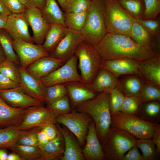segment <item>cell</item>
<instances>
[{"label": "cell", "mask_w": 160, "mask_h": 160, "mask_svg": "<svg viewBox=\"0 0 160 160\" xmlns=\"http://www.w3.org/2000/svg\"><path fill=\"white\" fill-rule=\"evenodd\" d=\"M95 46L104 60L128 59L142 61L159 55L151 47L138 44L130 37L110 33Z\"/></svg>", "instance_id": "cell-1"}, {"label": "cell", "mask_w": 160, "mask_h": 160, "mask_svg": "<svg viewBox=\"0 0 160 160\" xmlns=\"http://www.w3.org/2000/svg\"><path fill=\"white\" fill-rule=\"evenodd\" d=\"M110 96V93L100 92L94 98L82 103L75 108L76 111L87 114L92 117L102 145L111 126Z\"/></svg>", "instance_id": "cell-2"}, {"label": "cell", "mask_w": 160, "mask_h": 160, "mask_svg": "<svg viewBox=\"0 0 160 160\" xmlns=\"http://www.w3.org/2000/svg\"><path fill=\"white\" fill-rule=\"evenodd\" d=\"M105 10L103 0H91L84 26L80 31L84 41L95 45L107 33Z\"/></svg>", "instance_id": "cell-3"}, {"label": "cell", "mask_w": 160, "mask_h": 160, "mask_svg": "<svg viewBox=\"0 0 160 160\" xmlns=\"http://www.w3.org/2000/svg\"><path fill=\"white\" fill-rule=\"evenodd\" d=\"M74 55L79 61L82 80L85 83L90 84L102 68L104 60L95 45L84 41L78 45Z\"/></svg>", "instance_id": "cell-4"}, {"label": "cell", "mask_w": 160, "mask_h": 160, "mask_svg": "<svg viewBox=\"0 0 160 160\" xmlns=\"http://www.w3.org/2000/svg\"><path fill=\"white\" fill-rule=\"evenodd\" d=\"M105 22L107 33L130 37L131 27L137 20L129 14L117 0H103Z\"/></svg>", "instance_id": "cell-5"}, {"label": "cell", "mask_w": 160, "mask_h": 160, "mask_svg": "<svg viewBox=\"0 0 160 160\" xmlns=\"http://www.w3.org/2000/svg\"><path fill=\"white\" fill-rule=\"evenodd\" d=\"M111 127L123 130L137 139L151 138L155 131L160 128L159 123L146 121L137 116L119 111L111 114Z\"/></svg>", "instance_id": "cell-6"}, {"label": "cell", "mask_w": 160, "mask_h": 160, "mask_svg": "<svg viewBox=\"0 0 160 160\" xmlns=\"http://www.w3.org/2000/svg\"><path fill=\"white\" fill-rule=\"evenodd\" d=\"M137 139L126 131L111 127L102 144L106 160H122Z\"/></svg>", "instance_id": "cell-7"}, {"label": "cell", "mask_w": 160, "mask_h": 160, "mask_svg": "<svg viewBox=\"0 0 160 160\" xmlns=\"http://www.w3.org/2000/svg\"><path fill=\"white\" fill-rule=\"evenodd\" d=\"M92 120L87 114L73 111L59 115L56 122L68 129L76 136L80 145L84 147L88 127Z\"/></svg>", "instance_id": "cell-8"}, {"label": "cell", "mask_w": 160, "mask_h": 160, "mask_svg": "<svg viewBox=\"0 0 160 160\" xmlns=\"http://www.w3.org/2000/svg\"><path fill=\"white\" fill-rule=\"evenodd\" d=\"M77 61L74 55L62 66L41 79V81L46 87L70 81L83 82L78 71Z\"/></svg>", "instance_id": "cell-9"}, {"label": "cell", "mask_w": 160, "mask_h": 160, "mask_svg": "<svg viewBox=\"0 0 160 160\" xmlns=\"http://www.w3.org/2000/svg\"><path fill=\"white\" fill-rule=\"evenodd\" d=\"M59 115L52 109L43 105L34 106L26 108V114L19 129L25 130L32 127H43L48 124H57Z\"/></svg>", "instance_id": "cell-10"}, {"label": "cell", "mask_w": 160, "mask_h": 160, "mask_svg": "<svg viewBox=\"0 0 160 160\" xmlns=\"http://www.w3.org/2000/svg\"><path fill=\"white\" fill-rule=\"evenodd\" d=\"M12 44L19 59L20 65L25 69L36 60L49 55L42 44H34L18 39H13Z\"/></svg>", "instance_id": "cell-11"}, {"label": "cell", "mask_w": 160, "mask_h": 160, "mask_svg": "<svg viewBox=\"0 0 160 160\" xmlns=\"http://www.w3.org/2000/svg\"><path fill=\"white\" fill-rule=\"evenodd\" d=\"M24 15L33 32V42L42 44L51 25L43 16L41 10L35 7L26 6Z\"/></svg>", "instance_id": "cell-12"}, {"label": "cell", "mask_w": 160, "mask_h": 160, "mask_svg": "<svg viewBox=\"0 0 160 160\" xmlns=\"http://www.w3.org/2000/svg\"><path fill=\"white\" fill-rule=\"evenodd\" d=\"M84 39L80 31L69 29L66 35L49 55L64 63L74 55L76 48Z\"/></svg>", "instance_id": "cell-13"}, {"label": "cell", "mask_w": 160, "mask_h": 160, "mask_svg": "<svg viewBox=\"0 0 160 160\" xmlns=\"http://www.w3.org/2000/svg\"><path fill=\"white\" fill-rule=\"evenodd\" d=\"M0 97L7 104L14 108H26L34 106L43 105L44 104L26 94L20 86L0 90Z\"/></svg>", "instance_id": "cell-14"}, {"label": "cell", "mask_w": 160, "mask_h": 160, "mask_svg": "<svg viewBox=\"0 0 160 160\" xmlns=\"http://www.w3.org/2000/svg\"><path fill=\"white\" fill-rule=\"evenodd\" d=\"M28 22L24 13L12 14L8 16L4 29L12 39H18L33 43V37L28 31Z\"/></svg>", "instance_id": "cell-15"}, {"label": "cell", "mask_w": 160, "mask_h": 160, "mask_svg": "<svg viewBox=\"0 0 160 160\" xmlns=\"http://www.w3.org/2000/svg\"><path fill=\"white\" fill-rule=\"evenodd\" d=\"M20 74V86L23 91L32 97L43 104L46 103L45 87L40 79L30 74L26 69L18 65Z\"/></svg>", "instance_id": "cell-16"}, {"label": "cell", "mask_w": 160, "mask_h": 160, "mask_svg": "<svg viewBox=\"0 0 160 160\" xmlns=\"http://www.w3.org/2000/svg\"><path fill=\"white\" fill-rule=\"evenodd\" d=\"M64 84L67 90L72 109L82 103L94 98L97 95V92L91 87L89 84L83 82L70 81Z\"/></svg>", "instance_id": "cell-17"}, {"label": "cell", "mask_w": 160, "mask_h": 160, "mask_svg": "<svg viewBox=\"0 0 160 160\" xmlns=\"http://www.w3.org/2000/svg\"><path fill=\"white\" fill-rule=\"evenodd\" d=\"M82 153L84 159L106 160L102 145L98 137L95 124L93 120L88 127Z\"/></svg>", "instance_id": "cell-18"}, {"label": "cell", "mask_w": 160, "mask_h": 160, "mask_svg": "<svg viewBox=\"0 0 160 160\" xmlns=\"http://www.w3.org/2000/svg\"><path fill=\"white\" fill-rule=\"evenodd\" d=\"M57 128L63 137L64 151L61 160H84L82 150L77 140L71 131L64 125L56 124Z\"/></svg>", "instance_id": "cell-19"}, {"label": "cell", "mask_w": 160, "mask_h": 160, "mask_svg": "<svg viewBox=\"0 0 160 160\" xmlns=\"http://www.w3.org/2000/svg\"><path fill=\"white\" fill-rule=\"evenodd\" d=\"M63 64L61 60L49 55L36 60L29 65L25 69L30 74L40 79Z\"/></svg>", "instance_id": "cell-20"}, {"label": "cell", "mask_w": 160, "mask_h": 160, "mask_svg": "<svg viewBox=\"0 0 160 160\" xmlns=\"http://www.w3.org/2000/svg\"><path fill=\"white\" fill-rule=\"evenodd\" d=\"M139 61L128 59L104 60L102 68L113 73L116 77L123 74H139Z\"/></svg>", "instance_id": "cell-21"}, {"label": "cell", "mask_w": 160, "mask_h": 160, "mask_svg": "<svg viewBox=\"0 0 160 160\" xmlns=\"http://www.w3.org/2000/svg\"><path fill=\"white\" fill-rule=\"evenodd\" d=\"M25 114L26 108L12 107L0 97V127L19 126Z\"/></svg>", "instance_id": "cell-22"}, {"label": "cell", "mask_w": 160, "mask_h": 160, "mask_svg": "<svg viewBox=\"0 0 160 160\" xmlns=\"http://www.w3.org/2000/svg\"><path fill=\"white\" fill-rule=\"evenodd\" d=\"M140 74L151 84L160 86V57L158 55L148 59L139 61Z\"/></svg>", "instance_id": "cell-23"}, {"label": "cell", "mask_w": 160, "mask_h": 160, "mask_svg": "<svg viewBox=\"0 0 160 160\" xmlns=\"http://www.w3.org/2000/svg\"><path fill=\"white\" fill-rule=\"evenodd\" d=\"M119 81L111 73L102 68L93 81L89 84L91 87L97 92L110 93L116 87Z\"/></svg>", "instance_id": "cell-24"}, {"label": "cell", "mask_w": 160, "mask_h": 160, "mask_svg": "<svg viewBox=\"0 0 160 160\" xmlns=\"http://www.w3.org/2000/svg\"><path fill=\"white\" fill-rule=\"evenodd\" d=\"M42 153L41 160L60 159L64 151V139L59 131L57 136L40 148Z\"/></svg>", "instance_id": "cell-25"}, {"label": "cell", "mask_w": 160, "mask_h": 160, "mask_svg": "<svg viewBox=\"0 0 160 160\" xmlns=\"http://www.w3.org/2000/svg\"><path fill=\"white\" fill-rule=\"evenodd\" d=\"M69 30L64 25L51 24L42 44L43 48L49 53L52 52L65 36Z\"/></svg>", "instance_id": "cell-26"}, {"label": "cell", "mask_w": 160, "mask_h": 160, "mask_svg": "<svg viewBox=\"0 0 160 160\" xmlns=\"http://www.w3.org/2000/svg\"><path fill=\"white\" fill-rule=\"evenodd\" d=\"M130 37L139 44L149 47L155 50V42L159 43L137 20L132 25Z\"/></svg>", "instance_id": "cell-27"}, {"label": "cell", "mask_w": 160, "mask_h": 160, "mask_svg": "<svg viewBox=\"0 0 160 160\" xmlns=\"http://www.w3.org/2000/svg\"><path fill=\"white\" fill-rule=\"evenodd\" d=\"M41 10L44 18L50 24L65 25L64 12L56 0H47L44 8Z\"/></svg>", "instance_id": "cell-28"}, {"label": "cell", "mask_w": 160, "mask_h": 160, "mask_svg": "<svg viewBox=\"0 0 160 160\" xmlns=\"http://www.w3.org/2000/svg\"><path fill=\"white\" fill-rule=\"evenodd\" d=\"M157 101L145 103L143 107L140 106L137 116L148 122L159 123L160 119V104Z\"/></svg>", "instance_id": "cell-29"}, {"label": "cell", "mask_w": 160, "mask_h": 160, "mask_svg": "<svg viewBox=\"0 0 160 160\" xmlns=\"http://www.w3.org/2000/svg\"><path fill=\"white\" fill-rule=\"evenodd\" d=\"M10 149L18 154L23 160H41L42 157L41 151L38 147L16 143Z\"/></svg>", "instance_id": "cell-30"}, {"label": "cell", "mask_w": 160, "mask_h": 160, "mask_svg": "<svg viewBox=\"0 0 160 160\" xmlns=\"http://www.w3.org/2000/svg\"><path fill=\"white\" fill-rule=\"evenodd\" d=\"M18 126H11L0 128V148H9L16 143L19 129Z\"/></svg>", "instance_id": "cell-31"}, {"label": "cell", "mask_w": 160, "mask_h": 160, "mask_svg": "<svg viewBox=\"0 0 160 160\" xmlns=\"http://www.w3.org/2000/svg\"><path fill=\"white\" fill-rule=\"evenodd\" d=\"M12 40L10 36L4 29H0V44L5 52L6 59L19 65L20 60L13 49Z\"/></svg>", "instance_id": "cell-32"}, {"label": "cell", "mask_w": 160, "mask_h": 160, "mask_svg": "<svg viewBox=\"0 0 160 160\" xmlns=\"http://www.w3.org/2000/svg\"><path fill=\"white\" fill-rule=\"evenodd\" d=\"M87 11L64 13L65 25L69 29L81 31L86 20Z\"/></svg>", "instance_id": "cell-33"}, {"label": "cell", "mask_w": 160, "mask_h": 160, "mask_svg": "<svg viewBox=\"0 0 160 160\" xmlns=\"http://www.w3.org/2000/svg\"><path fill=\"white\" fill-rule=\"evenodd\" d=\"M136 145L142 153L143 160H155L159 155L152 139H137Z\"/></svg>", "instance_id": "cell-34"}, {"label": "cell", "mask_w": 160, "mask_h": 160, "mask_svg": "<svg viewBox=\"0 0 160 160\" xmlns=\"http://www.w3.org/2000/svg\"><path fill=\"white\" fill-rule=\"evenodd\" d=\"M122 7L137 20L143 19L144 4L143 0H117Z\"/></svg>", "instance_id": "cell-35"}, {"label": "cell", "mask_w": 160, "mask_h": 160, "mask_svg": "<svg viewBox=\"0 0 160 160\" xmlns=\"http://www.w3.org/2000/svg\"><path fill=\"white\" fill-rule=\"evenodd\" d=\"M42 128L36 127L25 130H19L17 143L39 147L37 135Z\"/></svg>", "instance_id": "cell-36"}, {"label": "cell", "mask_w": 160, "mask_h": 160, "mask_svg": "<svg viewBox=\"0 0 160 160\" xmlns=\"http://www.w3.org/2000/svg\"><path fill=\"white\" fill-rule=\"evenodd\" d=\"M140 104L160 100V90L159 87L148 84L142 88L138 96Z\"/></svg>", "instance_id": "cell-37"}, {"label": "cell", "mask_w": 160, "mask_h": 160, "mask_svg": "<svg viewBox=\"0 0 160 160\" xmlns=\"http://www.w3.org/2000/svg\"><path fill=\"white\" fill-rule=\"evenodd\" d=\"M0 73L20 84V74L18 65L6 59L0 63Z\"/></svg>", "instance_id": "cell-38"}, {"label": "cell", "mask_w": 160, "mask_h": 160, "mask_svg": "<svg viewBox=\"0 0 160 160\" xmlns=\"http://www.w3.org/2000/svg\"><path fill=\"white\" fill-rule=\"evenodd\" d=\"M140 105L138 97L125 96L119 111L127 115L137 116Z\"/></svg>", "instance_id": "cell-39"}, {"label": "cell", "mask_w": 160, "mask_h": 160, "mask_svg": "<svg viewBox=\"0 0 160 160\" xmlns=\"http://www.w3.org/2000/svg\"><path fill=\"white\" fill-rule=\"evenodd\" d=\"M67 95V90L64 84H57L45 87V99L47 104Z\"/></svg>", "instance_id": "cell-40"}, {"label": "cell", "mask_w": 160, "mask_h": 160, "mask_svg": "<svg viewBox=\"0 0 160 160\" xmlns=\"http://www.w3.org/2000/svg\"><path fill=\"white\" fill-rule=\"evenodd\" d=\"M47 105L48 107L59 115L69 113L72 110L68 95L54 100Z\"/></svg>", "instance_id": "cell-41"}, {"label": "cell", "mask_w": 160, "mask_h": 160, "mask_svg": "<svg viewBox=\"0 0 160 160\" xmlns=\"http://www.w3.org/2000/svg\"><path fill=\"white\" fill-rule=\"evenodd\" d=\"M91 0H66L63 11L65 12H81L87 11Z\"/></svg>", "instance_id": "cell-42"}, {"label": "cell", "mask_w": 160, "mask_h": 160, "mask_svg": "<svg viewBox=\"0 0 160 160\" xmlns=\"http://www.w3.org/2000/svg\"><path fill=\"white\" fill-rule=\"evenodd\" d=\"M144 10L143 19H155L160 13V0H143Z\"/></svg>", "instance_id": "cell-43"}, {"label": "cell", "mask_w": 160, "mask_h": 160, "mask_svg": "<svg viewBox=\"0 0 160 160\" xmlns=\"http://www.w3.org/2000/svg\"><path fill=\"white\" fill-rule=\"evenodd\" d=\"M138 22L157 40H160V19L159 17L155 19L145 20L141 19Z\"/></svg>", "instance_id": "cell-44"}, {"label": "cell", "mask_w": 160, "mask_h": 160, "mask_svg": "<svg viewBox=\"0 0 160 160\" xmlns=\"http://www.w3.org/2000/svg\"><path fill=\"white\" fill-rule=\"evenodd\" d=\"M124 86L125 96L138 97L142 88L140 81L135 77L127 79L124 83Z\"/></svg>", "instance_id": "cell-45"}, {"label": "cell", "mask_w": 160, "mask_h": 160, "mask_svg": "<svg viewBox=\"0 0 160 160\" xmlns=\"http://www.w3.org/2000/svg\"><path fill=\"white\" fill-rule=\"evenodd\" d=\"M110 109L111 114L119 111L125 96L119 89L115 87L110 93Z\"/></svg>", "instance_id": "cell-46"}, {"label": "cell", "mask_w": 160, "mask_h": 160, "mask_svg": "<svg viewBox=\"0 0 160 160\" xmlns=\"http://www.w3.org/2000/svg\"><path fill=\"white\" fill-rule=\"evenodd\" d=\"M4 3L12 14L23 13L25 11L26 6L18 0H4Z\"/></svg>", "instance_id": "cell-47"}, {"label": "cell", "mask_w": 160, "mask_h": 160, "mask_svg": "<svg viewBox=\"0 0 160 160\" xmlns=\"http://www.w3.org/2000/svg\"><path fill=\"white\" fill-rule=\"evenodd\" d=\"M20 86L19 84L0 73V90L10 89Z\"/></svg>", "instance_id": "cell-48"}, {"label": "cell", "mask_w": 160, "mask_h": 160, "mask_svg": "<svg viewBox=\"0 0 160 160\" xmlns=\"http://www.w3.org/2000/svg\"><path fill=\"white\" fill-rule=\"evenodd\" d=\"M124 156L122 160H143L136 145L132 147Z\"/></svg>", "instance_id": "cell-49"}, {"label": "cell", "mask_w": 160, "mask_h": 160, "mask_svg": "<svg viewBox=\"0 0 160 160\" xmlns=\"http://www.w3.org/2000/svg\"><path fill=\"white\" fill-rule=\"evenodd\" d=\"M49 140L55 138L59 133L56 124L51 123L45 125L42 127Z\"/></svg>", "instance_id": "cell-50"}, {"label": "cell", "mask_w": 160, "mask_h": 160, "mask_svg": "<svg viewBox=\"0 0 160 160\" xmlns=\"http://www.w3.org/2000/svg\"><path fill=\"white\" fill-rule=\"evenodd\" d=\"M37 138L39 143V147L40 148L46 144L49 140L46 133L42 129L38 132Z\"/></svg>", "instance_id": "cell-51"}, {"label": "cell", "mask_w": 160, "mask_h": 160, "mask_svg": "<svg viewBox=\"0 0 160 160\" xmlns=\"http://www.w3.org/2000/svg\"><path fill=\"white\" fill-rule=\"evenodd\" d=\"M155 145L158 153H160V128L156 130L154 132L151 138Z\"/></svg>", "instance_id": "cell-52"}, {"label": "cell", "mask_w": 160, "mask_h": 160, "mask_svg": "<svg viewBox=\"0 0 160 160\" xmlns=\"http://www.w3.org/2000/svg\"><path fill=\"white\" fill-rule=\"evenodd\" d=\"M47 0H26L27 6H31L37 7L41 10L44 8Z\"/></svg>", "instance_id": "cell-53"}, {"label": "cell", "mask_w": 160, "mask_h": 160, "mask_svg": "<svg viewBox=\"0 0 160 160\" xmlns=\"http://www.w3.org/2000/svg\"><path fill=\"white\" fill-rule=\"evenodd\" d=\"M0 14L7 16L12 14L7 7L4 0H0Z\"/></svg>", "instance_id": "cell-54"}, {"label": "cell", "mask_w": 160, "mask_h": 160, "mask_svg": "<svg viewBox=\"0 0 160 160\" xmlns=\"http://www.w3.org/2000/svg\"><path fill=\"white\" fill-rule=\"evenodd\" d=\"M8 16L0 14V29L5 28Z\"/></svg>", "instance_id": "cell-55"}, {"label": "cell", "mask_w": 160, "mask_h": 160, "mask_svg": "<svg viewBox=\"0 0 160 160\" xmlns=\"http://www.w3.org/2000/svg\"><path fill=\"white\" fill-rule=\"evenodd\" d=\"M7 160H23L17 154L13 152L8 154Z\"/></svg>", "instance_id": "cell-56"}, {"label": "cell", "mask_w": 160, "mask_h": 160, "mask_svg": "<svg viewBox=\"0 0 160 160\" xmlns=\"http://www.w3.org/2000/svg\"><path fill=\"white\" fill-rule=\"evenodd\" d=\"M8 155L4 149L0 148V160H7Z\"/></svg>", "instance_id": "cell-57"}, {"label": "cell", "mask_w": 160, "mask_h": 160, "mask_svg": "<svg viewBox=\"0 0 160 160\" xmlns=\"http://www.w3.org/2000/svg\"><path fill=\"white\" fill-rule=\"evenodd\" d=\"M6 59L4 51L0 44V63Z\"/></svg>", "instance_id": "cell-58"}, {"label": "cell", "mask_w": 160, "mask_h": 160, "mask_svg": "<svg viewBox=\"0 0 160 160\" xmlns=\"http://www.w3.org/2000/svg\"><path fill=\"white\" fill-rule=\"evenodd\" d=\"M57 1L63 10L64 5L66 0H57Z\"/></svg>", "instance_id": "cell-59"}, {"label": "cell", "mask_w": 160, "mask_h": 160, "mask_svg": "<svg viewBox=\"0 0 160 160\" xmlns=\"http://www.w3.org/2000/svg\"><path fill=\"white\" fill-rule=\"evenodd\" d=\"M20 2L23 4H24L26 6L27 5V2L26 0H18Z\"/></svg>", "instance_id": "cell-60"}]
</instances>
